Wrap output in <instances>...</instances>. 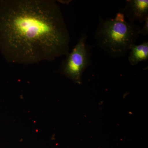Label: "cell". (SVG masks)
Listing matches in <instances>:
<instances>
[{
    "instance_id": "cell-6",
    "label": "cell",
    "mask_w": 148,
    "mask_h": 148,
    "mask_svg": "<svg viewBox=\"0 0 148 148\" xmlns=\"http://www.w3.org/2000/svg\"><path fill=\"white\" fill-rule=\"evenodd\" d=\"M145 22L143 28H141V35L147 36L148 34V17L146 18Z\"/></svg>"
},
{
    "instance_id": "cell-4",
    "label": "cell",
    "mask_w": 148,
    "mask_h": 148,
    "mask_svg": "<svg viewBox=\"0 0 148 148\" xmlns=\"http://www.w3.org/2000/svg\"><path fill=\"white\" fill-rule=\"evenodd\" d=\"M122 12L130 23H143L148 17V1L127 0Z\"/></svg>"
},
{
    "instance_id": "cell-2",
    "label": "cell",
    "mask_w": 148,
    "mask_h": 148,
    "mask_svg": "<svg viewBox=\"0 0 148 148\" xmlns=\"http://www.w3.org/2000/svg\"><path fill=\"white\" fill-rule=\"evenodd\" d=\"M141 27L127 22L122 12L114 18L103 19L99 16L94 39L97 45L112 58L124 57L141 35Z\"/></svg>"
},
{
    "instance_id": "cell-5",
    "label": "cell",
    "mask_w": 148,
    "mask_h": 148,
    "mask_svg": "<svg viewBox=\"0 0 148 148\" xmlns=\"http://www.w3.org/2000/svg\"><path fill=\"white\" fill-rule=\"evenodd\" d=\"M128 56V61L130 65L135 66L142 61L148 59V42H144L139 45H132Z\"/></svg>"
},
{
    "instance_id": "cell-1",
    "label": "cell",
    "mask_w": 148,
    "mask_h": 148,
    "mask_svg": "<svg viewBox=\"0 0 148 148\" xmlns=\"http://www.w3.org/2000/svg\"><path fill=\"white\" fill-rule=\"evenodd\" d=\"M71 36L53 0L0 2V48L7 60L30 65L66 56Z\"/></svg>"
},
{
    "instance_id": "cell-3",
    "label": "cell",
    "mask_w": 148,
    "mask_h": 148,
    "mask_svg": "<svg viewBox=\"0 0 148 148\" xmlns=\"http://www.w3.org/2000/svg\"><path fill=\"white\" fill-rule=\"evenodd\" d=\"M87 36L83 33L71 52L62 61L59 71L78 84H82L83 73L91 65V47L86 43Z\"/></svg>"
}]
</instances>
